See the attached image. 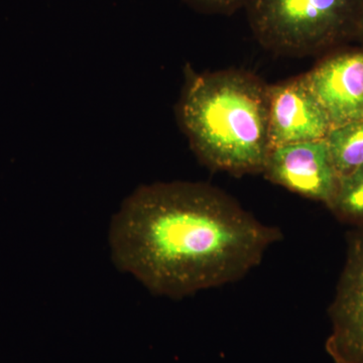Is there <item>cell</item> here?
Returning <instances> with one entry per match:
<instances>
[{"instance_id":"cell-5","label":"cell","mask_w":363,"mask_h":363,"mask_svg":"<svg viewBox=\"0 0 363 363\" xmlns=\"http://www.w3.org/2000/svg\"><path fill=\"white\" fill-rule=\"evenodd\" d=\"M262 173L272 183L327 207L340 180L326 138L272 147Z\"/></svg>"},{"instance_id":"cell-3","label":"cell","mask_w":363,"mask_h":363,"mask_svg":"<svg viewBox=\"0 0 363 363\" xmlns=\"http://www.w3.org/2000/svg\"><path fill=\"white\" fill-rule=\"evenodd\" d=\"M363 0H247L255 38L279 54L309 55L354 32Z\"/></svg>"},{"instance_id":"cell-7","label":"cell","mask_w":363,"mask_h":363,"mask_svg":"<svg viewBox=\"0 0 363 363\" xmlns=\"http://www.w3.org/2000/svg\"><path fill=\"white\" fill-rule=\"evenodd\" d=\"M304 78L332 128L363 119V51L328 57Z\"/></svg>"},{"instance_id":"cell-2","label":"cell","mask_w":363,"mask_h":363,"mask_svg":"<svg viewBox=\"0 0 363 363\" xmlns=\"http://www.w3.org/2000/svg\"><path fill=\"white\" fill-rule=\"evenodd\" d=\"M267 88L247 72H187L179 121L208 168L234 175L262 173L272 149Z\"/></svg>"},{"instance_id":"cell-6","label":"cell","mask_w":363,"mask_h":363,"mask_svg":"<svg viewBox=\"0 0 363 363\" xmlns=\"http://www.w3.org/2000/svg\"><path fill=\"white\" fill-rule=\"evenodd\" d=\"M269 130L272 147L324 140L332 126L304 76L269 86Z\"/></svg>"},{"instance_id":"cell-11","label":"cell","mask_w":363,"mask_h":363,"mask_svg":"<svg viewBox=\"0 0 363 363\" xmlns=\"http://www.w3.org/2000/svg\"><path fill=\"white\" fill-rule=\"evenodd\" d=\"M354 32L359 33L360 37H362L363 39V1L362 7H360L359 13H358L357 26H355Z\"/></svg>"},{"instance_id":"cell-10","label":"cell","mask_w":363,"mask_h":363,"mask_svg":"<svg viewBox=\"0 0 363 363\" xmlns=\"http://www.w3.org/2000/svg\"><path fill=\"white\" fill-rule=\"evenodd\" d=\"M191 6L208 13H230L242 6L247 0H186Z\"/></svg>"},{"instance_id":"cell-1","label":"cell","mask_w":363,"mask_h":363,"mask_svg":"<svg viewBox=\"0 0 363 363\" xmlns=\"http://www.w3.org/2000/svg\"><path fill=\"white\" fill-rule=\"evenodd\" d=\"M281 238L220 189L181 181L136 189L108 235L117 269L171 298L240 281Z\"/></svg>"},{"instance_id":"cell-9","label":"cell","mask_w":363,"mask_h":363,"mask_svg":"<svg viewBox=\"0 0 363 363\" xmlns=\"http://www.w3.org/2000/svg\"><path fill=\"white\" fill-rule=\"evenodd\" d=\"M329 210L351 226L363 224V164L339 180L337 192Z\"/></svg>"},{"instance_id":"cell-4","label":"cell","mask_w":363,"mask_h":363,"mask_svg":"<svg viewBox=\"0 0 363 363\" xmlns=\"http://www.w3.org/2000/svg\"><path fill=\"white\" fill-rule=\"evenodd\" d=\"M328 315L329 357L334 363H363V224L346 234L345 262Z\"/></svg>"},{"instance_id":"cell-8","label":"cell","mask_w":363,"mask_h":363,"mask_svg":"<svg viewBox=\"0 0 363 363\" xmlns=\"http://www.w3.org/2000/svg\"><path fill=\"white\" fill-rule=\"evenodd\" d=\"M339 178L363 164V119L331 128L326 138Z\"/></svg>"}]
</instances>
